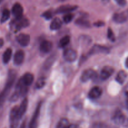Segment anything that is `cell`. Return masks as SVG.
<instances>
[{"label": "cell", "mask_w": 128, "mask_h": 128, "mask_svg": "<svg viewBox=\"0 0 128 128\" xmlns=\"http://www.w3.org/2000/svg\"><path fill=\"white\" fill-rule=\"evenodd\" d=\"M10 17V12L7 9H5L3 10L2 13V16L1 18V23H3V22H6L7 20H8V19Z\"/></svg>", "instance_id": "d4e9b609"}, {"label": "cell", "mask_w": 128, "mask_h": 128, "mask_svg": "<svg viewBox=\"0 0 128 128\" xmlns=\"http://www.w3.org/2000/svg\"><path fill=\"white\" fill-rule=\"evenodd\" d=\"M68 128H81L80 126H79L78 125H76V124H70V126H69Z\"/></svg>", "instance_id": "d6a6232c"}, {"label": "cell", "mask_w": 128, "mask_h": 128, "mask_svg": "<svg viewBox=\"0 0 128 128\" xmlns=\"http://www.w3.org/2000/svg\"><path fill=\"white\" fill-rule=\"evenodd\" d=\"M102 92V91L101 88L98 87V86H95L90 90L88 94V96L90 99L96 100V99L99 98L101 96Z\"/></svg>", "instance_id": "4fadbf2b"}, {"label": "cell", "mask_w": 128, "mask_h": 128, "mask_svg": "<svg viewBox=\"0 0 128 128\" xmlns=\"http://www.w3.org/2000/svg\"><path fill=\"white\" fill-rule=\"evenodd\" d=\"M76 24L80 26H83V27H89L90 26V22L85 20L84 19H78L76 21Z\"/></svg>", "instance_id": "4316f807"}, {"label": "cell", "mask_w": 128, "mask_h": 128, "mask_svg": "<svg viewBox=\"0 0 128 128\" xmlns=\"http://www.w3.org/2000/svg\"><path fill=\"white\" fill-rule=\"evenodd\" d=\"M42 16H43L44 18H46V20H50L52 16V12H51L50 11H46V12H44L43 14H42Z\"/></svg>", "instance_id": "f546056e"}, {"label": "cell", "mask_w": 128, "mask_h": 128, "mask_svg": "<svg viewBox=\"0 0 128 128\" xmlns=\"http://www.w3.org/2000/svg\"><path fill=\"white\" fill-rule=\"evenodd\" d=\"M12 13L16 18V19H20L22 17L23 8L20 3H16L14 4L12 8Z\"/></svg>", "instance_id": "8fae6325"}, {"label": "cell", "mask_w": 128, "mask_h": 128, "mask_svg": "<svg viewBox=\"0 0 128 128\" xmlns=\"http://www.w3.org/2000/svg\"><path fill=\"white\" fill-rule=\"evenodd\" d=\"M125 65H126V67L128 68V57L126 58V61H125Z\"/></svg>", "instance_id": "d590c367"}, {"label": "cell", "mask_w": 128, "mask_h": 128, "mask_svg": "<svg viewBox=\"0 0 128 128\" xmlns=\"http://www.w3.org/2000/svg\"><path fill=\"white\" fill-rule=\"evenodd\" d=\"M70 125V122L67 119L62 118L58 122L56 128H68Z\"/></svg>", "instance_id": "603a6c76"}, {"label": "cell", "mask_w": 128, "mask_h": 128, "mask_svg": "<svg viewBox=\"0 0 128 128\" xmlns=\"http://www.w3.org/2000/svg\"><path fill=\"white\" fill-rule=\"evenodd\" d=\"M29 25V22L26 19L24 18H20V19H16V21H15L14 23V28L16 29L17 31L21 30L22 28H25Z\"/></svg>", "instance_id": "2e32d148"}, {"label": "cell", "mask_w": 128, "mask_h": 128, "mask_svg": "<svg viewBox=\"0 0 128 128\" xmlns=\"http://www.w3.org/2000/svg\"><path fill=\"white\" fill-rule=\"evenodd\" d=\"M28 101L27 98H24L23 100V101H22V102H21L20 106L19 107L18 114L20 118H21L24 114L25 112H26L28 108Z\"/></svg>", "instance_id": "ac0fdd59"}, {"label": "cell", "mask_w": 128, "mask_h": 128, "mask_svg": "<svg viewBox=\"0 0 128 128\" xmlns=\"http://www.w3.org/2000/svg\"><path fill=\"white\" fill-rule=\"evenodd\" d=\"M52 49V44L51 41H43L41 43L40 46V50L42 53L47 54L50 52Z\"/></svg>", "instance_id": "7c38bea8"}, {"label": "cell", "mask_w": 128, "mask_h": 128, "mask_svg": "<svg viewBox=\"0 0 128 128\" xmlns=\"http://www.w3.org/2000/svg\"><path fill=\"white\" fill-rule=\"evenodd\" d=\"M113 121L118 125H124L127 121V119L121 111H117L114 114Z\"/></svg>", "instance_id": "8992f818"}, {"label": "cell", "mask_w": 128, "mask_h": 128, "mask_svg": "<svg viewBox=\"0 0 128 128\" xmlns=\"http://www.w3.org/2000/svg\"><path fill=\"white\" fill-rule=\"evenodd\" d=\"M12 56V50L10 48H8L2 55V61L4 64H7L11 60Z\"/></svg>", "instance_id": "44dd1931"}, {"label": "cell", "mask_w": 128, "mask_h": 128, "mask_svg": "<svg viewBox=\"0 0 128 128\" xmlns=\"http://www.w3.org/2000/svg\"><path fill=\"white\" fill-rule=\"evenodd\" d=\"M20 81L23 84L24 86H31L34 81V76L31 73H26L21 78Z\"/></svg>", "instance_id": "5bb4252c"}, {"label": "cell", "mask_w": 128, "mask_h": 128, "mask_svg": "<svg viewBox=\"0 0 128 128\" xmlns=\"http://www.w3.org/2000/svg\"><path fill=\"white\" fill-rule=\"evenodd\" d=\"M18 110L19 107L15 106V107H14L11 110V112H10V123H11V128H15L16 126L17 125L18 121V120L20 119V117H19Z\"/></svg>", "instance_id": "3957f363"}, {"label": "cell", "mask_w": 128, "mask_h": 128, "mask_svg": "<svg viewBox=\"0 0 128 128\" xmlns=\"http://www.w3.org/2000/svg\"><path fill=\"white\" fill-rule=\"evenodd\" d=\"M108 38L109 40L111 41H115V36L113 33V31L111 30V28H109L108 30Z\"/></svg>", "instance_id": "f1b7e54d"}, {"label": "cell", "mask_w": 128, "mask_h": 128, "mask_svg": "<svg viewBox=\"0 0 128 128\" xmlns=\"http://www.w3.org/2000/svg\"><path fill=\"white\" fill-rule=\"evenodd\" d=\"M104 24V23L103 22H102V21H98V22H95L94 23V25L95 26H103V25Z\"/></svg>", "instance_id": "1f68e13d"}, {"label": "cell", "mask_w": 128, "mask_h": 128, "mask_svg": "<svg viewBox=\"0 0 128 128\" xmlns=\"http://www.w3.org/2000/svg\"><path fill=\"white\" fill-rule=\"evenodd\" d=\"M41 106H42V102H39L38 106H36V110L34 112L33 116H32L31 121L30 122V124H29V128H36V127H37L38 120V117L40 116Z\"/></svg>", "instance_id": "7a4b0ae2"}, {"label": "cell", "mask_w": 128, "mask_h": 128, "mask_svg": "<svg viewBox=\"0 0 128 128\" xmlns=\"http://www.w3.org/2000/svg\"><path fill=\"white\" fill-rule=\"evenodd\" d=\"M24 59V53L22 50L16 51L14 56V62L16 65H20L22 63Z\"/></svg>", "instance_id": "e0dca14e"}, {"label": "cell", "mask_w": 128, "mask_h": 128, "mask_svg": "<svg viewBox=\"0 0 128 128\" xmlns=\"http://www.w3.org/2000/svg\"><path fill=\"white\" fill-rule=\"evenodd\" d=\"M4 44V41L2 38H0V48L3 46Z\"/></svg>", "instance_id": "836d02e7"}, {"label": "cell", "mask_w": 128, "mask_h": 128, "mask_svg": "<svg viewBox=\"0 0 128 128\" xmlns=\"http://www.w3.org/2000/svg\"><path fill=\"white\" fill-rule=\"evenodd\" d=\"M4 0H0V3H1V2H2Z\"/></svg>", "instance_id": "74e56055"}, {"label": "cell", "mask_w": 128, "mask_h": 128, "mask_svg": "<svg viewBox=\"0 0 128 128\" xmlns=\"http://www.w3.org/2000/svg\"><path fill=\"white\" fill-rule=\"evenodd\" d=\"M110 52V50L108 48L104 46H101V45L96 44L91 48L90 51L89 52V54H96L103 53L107 54Z\"/></svg>", "instance_id": "52a82bcc"}, {"label": "cell", "mask_w": 128, "mask_h": 128, "mask_svg": "<svg viewBox=\"0 0 128 128\" xmlns=\"http://www.w3.org/2000/svg\"><path fill=\"white\" fill-rule=\"evenodd\" d=\"M116 2L121 6H124L126 4V0H115Z\"/></svg>", "instance_id": "4dcf8cb0"}, {"label": "cell", "mask_w": 128, "mask_h": 128, "mask_svg": "<svg viewBox=\"0 0 128 128\" xmlns=\"http://www.w3.org/2000/svg\"><path fill=\"white\" fill-rule=\"evenodd\" d=\"M16 40L21 46H27L30 44V36L26 34L21 33L16 37Z\"/></svg>", "instance_id": "9c48e42d"}, {"label": "cell", "mask_w": 128, "mask_h": 128, "mask_svg": "<svg viewBox=\"0 0 128 128\" xmlns=\"http://www.w3.org/2000/svg\"><path fill=\"white\" fill-rule=\"evenodd\" d=\"M70 42V37L69 36H65L61 38L60 41L59 42V46L61 48H64L67 46Z\"/></svg>", "instance_id": "cb8c5ba5"}, {"label": "cell", "mask_w": 128, "mask_h": 128, "mask_svg": "<svg viewBox=\"0 0 128 128\" xmlns=\"http://www.w3.org/2000/svg\"><path fill=\"white\" fill-rule=\"evenodd\" d=\"M62 26V21L58 18L54 19L50 24V29L51 30H58Z\"/></svg>", "instance_id": "d6986e66"}, {"label": "cell", "mask_w": 128, "mask_h": 128, "mask_svg": "<svg viewBox=\"0 0 128 128\" xmlns=\"http://www.w3.org/2000/svg\"><path fill=\"white\" fill-rule=\"evenodd\" d=\"M126 78H127V73L123 70H121V71H119L116 77V80L118 83L122 84L126 81Z\"/></svg>", "instance_id": "ffe728a7"}, {"label": "cell", "mask_w": 128, "mask_h": 128, "mask_svg": "<svg viewBox=\"0 0 128 128\" xmlns=\"http://www.w3.org/2000/svg\"><path fill=\"white\" fill-rule=\"evenodd\" d=\"M73 17H74L73 14L70 13V12L66 14H65L64 16H63L64 22L65 23H66V24L69 23V22H70L71 21H72V19H73Z\"/></svg>", "instance_id": "83f0119b"}, {"label": "cell", "mask_w": 128, "mask_h": 128, "mask_svg": "<svg viewBox=\"0 0 128 128\" xmlns=\"http://www.w3.org/2000/svg\"><path fill=\"white\" fill-rule=\"evenodd\" d=\"M78 8L77 6H72V5H64L59 7L56 10V13H68L71 11L76 10Z\"/></svg>", "instance_id": "9a60e30c"}, {"label": "cell", "mask_w": 128, "mask_h": 128, "mask_svg": "<svg viewBox=\"0 0 128 128\" xmlns=\"http://www.w3.org/2000/svg\"><path fill=\"white\" fill-rule=\"evenodd\" d=\"M97 77V73L91 69H88L82 72L81 76V80L82 82H87L89 80L95 79Z\"/></svg>", "instance_id": "277c9868"}, {"label": "cell", "mask_w": 128, "mask_h": 128, "mask_svg": "<svg viewBox=\"0 0 128 128\" xmlns=\"http://www.w3.org/2000/svg\"><path fill=\"white\" fill-rule=\"evenodd\" d=\"M55 60H56V57H55V55H52V56H50V58H48V60L44 63L43 68L45 70H48L50 67L52 65L53 62H54Z\"/></svg>", "instance_id": "7402d4cb"}, {"label": "cell", "mask_w": 128, "mask_h": 128, "mask_svg": "<svg viewBox=\"0 0 128 128\" xmlns=\"http://www.w3.org/2000/svg\"><path fill=\"white\" fill-rule=\"evenodd\" d=\"M126 102H127V104L128 106V92H126Z\"/></svg>", "instance_id": "8d00e7d4"}, {"label": "cell", "mask_w": 128, "mask_h": 128, "mask_svg": "<svg viewBox=\"0 0 128 128\" xmlns=\"http://www.w3.org/2000/svg\"><path fill=\"white\" fill-rule=\"evenodd\" d=\"M16 77V74L14 71H10L8 74V81L6 82L5 87L2 92L0 93V111L2 109L3 106L4 102L6 100V98L8 96L9 93L10 92L11 88H12L15 79Z\"/></svg>", "instance_id": "6da1fadb"}, {"label": "cell", "mask_w": 128, "mask_h": 128, "mask_svg": "<svg viewBox=\"0 0 128 128\" xmlns=\"http://www.w3.org/2000/svg\"><path fill=\"white\" fill-rule=\"evenodd\" d=\"M26 128V123H25V122H23L22 123V124L21 125V126H20V128Z\"/></svg>", "instance_id": "e575fe53"}, {"label": "cell", "mask_w": 128, "mask_h": 128, "mask_svg": "<svg viewBox=\"0 0 128 128\" xmlns=\"http://www.w3.org/2000/svg\"><path fill=\"white\" fill-rule=\"evenodd\" d=\"M114 72V69L111 66H105L102 68L101 72V78L102 80H106L111 77Z\"/></svg>", "instance_id": "ba28073f"}, {"label": "cell", "mask_w": 128, "mask_h": 128, "mask_svg": "<svg viewBox=\"0 0 128 128\" xmlns=\"http://www.w3.org/2000/svg\"><path fill=\"white\" fill-rule=\"evenodd\" d=\"M45 84H46V80L44 78L41 77L38 80L37 82L36 83V87L38 89H41L44 86Z\"/></svg>", "instance_id": "484cf974"}, {"label": "cell", "mask_w": 128, "mask_h": 128, "mask_svg": "<svg viewBox=\"0 0 128 128\" xmlns=\"http://www.w3.org/2000/svg\"><path fill=\"white\" fill-rule=\"evenodd\" d=\"M77 52L72 49H66L63 52V58L68 62H73L77 58Z\"/></svg>", "instance_id": "5b68a950"}, {"label": "cell", "mask_w": 128, "mask_h": 128, "mask_svg": "<svg viewBox=\"0 0 128 128\" xmlns=\"http://www.w3.org/2000/svg\"><path fill=\"white\" fill-rule=\"evenodd\" d=\"M128 18V11H124L120 13H116L114 14L113 20L118 23H122L125 22Z\"/></svg>", "instance_id": "30bf717a"}]
</instances>
